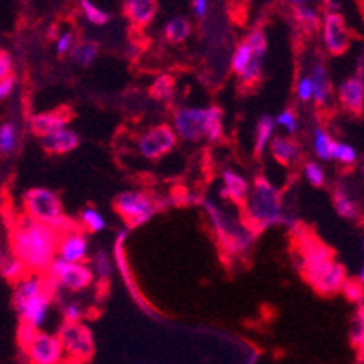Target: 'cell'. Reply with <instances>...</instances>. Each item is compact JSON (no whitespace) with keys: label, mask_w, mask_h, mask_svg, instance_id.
<instances>
[{"label":"cell","mask_w":364,"mask_h":364,"mask_svg":"<svg viewBox=\"0 0 364 364\" xmlns=\"http://www.w3.org/2000/svg\"><path fill=\"white\" fill-rule=\"evenodd\" d=\"M60 236L58 230L26 214L11 230V250L29 270L48 272L58 254Z\"/></svg>","instance_id":"1"},{"label":"cell","mask_w":364,"mask_h":364,"mask_svg":"<svg viewBox=\"0 0 364 364\" xmlns=\"http://www.w3.org/2000/svg\"><path fill=\"white\" fill-rule=\"evenodd\" d=\"M245 213H247V220L254 227H259L261 230L276 227V225H287L294 232H301V225L292 218L284 216L279 191L263 176L254 181L250 196L245 203Z\"/></svg>","instance_id":"2"},{"label":"cell","mask_w":364,"mask_h":364,"mask_svg":"<svg viewBox=\"0 0 364 364\" xmlns=\"http://www.w3.org/2000/svg\"><path fill=\"white\" fill-rule=\"evenodd\" d=\"M172 127L183 140L216 141L223 132V111L220 107H180L174 112Z\"/></svg>","instance_id":"3"},{"label":"cell","mask_w":364,"mask_h":364,"mask_svg":"<svg viewBox=\"0 0 364 364\" xmlns=\"http://www.w3.org/2000/svg\"><path fill=\"white\" fill-rule=\"evenodd\" d=\"M203 207L207 216L213 221L218 241H220L221 247L227 252L243 254L252 247L254 240H256V232L248 225L241 223L240 220H236V218L225 213V210H221L213 201L203 200Z\"/></svg>","instance_id":"4"},{"label":"cell","mask_w":364,"mask_h":364,"mask_svg":"<svg viewBox=\"0 0 364 364\" xmlns=\"http://www.w3.org/2000/svg\"><path fill=\"white\" fill-rule=\"evenodd\" d=\"M26 214L41 223L49 225L60 234L69 232L75 227H71V220L64 214L62 201L58 194L49 191V188H31L24 194Z\"/></svg>","instance_id":"5"},{"label":"cell","mask_w":364,"mask_h":364,"mask_svg":"<svg viewBox=\"0 0 364 364\" xmlns=\"http://www.w3.org/2000/svg\"><path fill=\"white\" fill-rule=\"evenodd\" d=\"M51 289H65L69 292H80L87 289L95 279L92 268L85 267L84 263H69V261L56 257L46 274Z\"/></svg>","instance_id":"6"},{"label":"cell","mask_w":364,"mask_h":364,"mask_svg":"<svg viewBox=\"0 0 364 364\" xmlns=\"http://www.w3.org/2000/svg\"><path fill=\"white\" fill-rule=\"evenodd\" d=\"M118 214L129 221L131 227H141L158 213L156 201L141 191H125L114 201Z\"/></svg>","instance_id":"7"},{"label":"cell","mask_w":364,"mask_h":364,"mask_svg":"<svg viewBox=\"0 0 364 364\" xmlns=\"http://www.w3.org/2000/svg\"><path fill=\"white\" fill-rule=\"evenodd\" d=\"M303 272L309 283L321 294L339 292L346 281V270L343 264L336 263L333 259L309 264V267H304Z\"/></svg>","instance_id":"8"},{"label":"cell","mask_w":364,"mask_h":364,"mask_svg":"<svg viewBox=\"0 0 364 364\" xmlns=\"http://www.w3.org/2000/svg\"><path fill=\"white\" fill-rule=\"evenodd\" d=\"M58 337L65 352L78 360H87L95 353V339L91 330L82 323H64L58 328Z\"/></svg>","instance_id":"9"},{"label":"cell","mask_w":364,"mask_h":364,"mask_svg":"<svg viewBox=\"0 0 364 364\" xmlns=\"http://www.w3.org/2000/svg\"><path fill=\"white\" fill-rule=\"evenodd\" d=\"M26 352L31 364H62L65 348L58 336L36 332L26 343Z\"/></svg>","instance_id":"10"},{"label":"cell","mask_w":364,"mask_h":364,"mask_svg":"<svg viewBox=\"0 0 364 364\" xmlns=\"http://www.w3.org/2000/svg\"><path fill=\"white\" fill-rule=\"evenodd\" d=\"M178 134L174 127L161 124L156 127L149 129L145 134H141L138 140V151L141 152V156L147 160H158V158L165 156L167 152H171L176 145Z\"/></svg>","instance_id":"11"},{"label":"cell","mask_w":364,"mask_h":364,"mask_svg":"<svg viewBox=\"0 0 364 364\" xmlns=\"http://www.w3.org/2000/svg\"><path fill=\"white\" fill-rule=\"evenodd\" d=\"M323 38L324 46L332 55H343L350 48V36L346 22L339 13H326L323 18Z\"/></svg>","instance_id":"12"},{"label":"cell","mask_w":364,"mask_h":364,"mask_svg":"<svg viewBox=\"0 0 364 364\" xmlns=\"http://www.w3.org/2000/svg\"><path fill=\"white\" fill-rule=\"evenodd\" d=\"M15 310L21 316L22 323L35 330L42 328L46 321H48L49 310H51V290L38 294V296L31 297V299L24 301V303L16 304Z\"/></svg>","instance_id":"13"},{"label":"cell","mask_w":364,"mask_h":364,"mask_svg":"<svg viewBox=\"0 0 364 364\" xmlns=\"http://www.w3.org/2000/svg\"><path fill=\"white\" fill-rule=\"evenodd\" d=\"M89 252V241L84 232L80 230H69L60 236V245H58V257L69 263H84Z\"/></svg>","instance_id":"14"},{"label":"cell","mask_w":364,"mask_h":364,"mask_svg":"<svg viewBox=\"0 0 364 364\" xmlns=\"http://www.w3.org/2000/svg\"><path fill=\"white\" fill-rule=\"evenodd\" d=\"M339 100L352 114L364 111V80L359 76H350L339 85Z\"/></svg>","instance_id":"15"},{"label":"cell","mask_w":364,"mask_h":364,"mask_svg":"<svg viewBox=\"0 0 364 364\" xmlns=\"http://www.w3.org/2000/svg\"><path fill=\"white\" fill-rule=\"evenodd\" d=\"M69 112H38V114H33L29 118V129L31 132H35L36 136H49V134H55V132L65 129V125L69 124Z\"/></svg>","instance_id":"16"},{"label":"cell","mask_w":364,"mask_h":364,"mask_svg":"<svg viewBox=\"0 0 364 364\" xmlns=\"http://www.w3.org/2000/svg\"><path fill=\"white\" fill-rule=\"evenodd\" d=\"M42 149L51 154H64V152H71L78 147L80 144V136L71 129H62V131L49 134V136L41 138Z\"/></svg>","instance_id":"17"},{"label":"cell","mask_w":364,"mask_h":364,"mask_svg":"<svg viewBox=\"0 0 364 364\" xmlns=\"http://www.w3.org/2000/svg\"><path fill=\"white\" fill-rule=\"evenodd\" d=\"M221 196L230 198L236 203H247L248 196H250V188H248V181L245 180L241 174L230 171H223V188H221Z\"/></svg>","instance_id":"18"},{"label":"cell","mask_w":364,"mask_h":364,"mask_svg":"<svg viewBox=\"0 0 364 364\" xmlns=\"http://www.w3.org/2000/svg\"><path fill=\"white\" fill-rule=\"evenodd\" d=\"M125 15L131 18L136 26L151 24L154 15H156L158 2L156 0H125L124 4Z\"/></svg>","instance_id":"19"},{"label":"cell","mask_w":364,"mask_h":364,"mask_svg":"<svg viewBox=\"0 0 364 364\" xmlns=\"http://www.w3.org/2000/svg\"><path fill=\"white\" fill-rule=\"evenodd\" d=\"M310 78L314 82V100L317 105L324 107L330 104V97H332V80H330L328 71L324 69L323 64H317L312 68Z\"/></svg>","instance_id":"20"},{"label":"cell","mask_w":364,"mask_h":364,"mask_svg":"<svg viewBox=\"0 0 364 364\" xmlns=\"http://www.w3.org/2000/svg\"><path fill=\"white\" fill-rule=\"evenodd\" d=\"M270 149H272L274 158L283 165H296L301 160L299 145L292 140H284V138L277 136L270 144Z\"/></svg>","instance_id":"21"},{"label":"cell","mask_w":364,"mask_h":364,"mask_svg":"<svg viewBox=\"0 0 364 364\" xmlns=\"http://www.w3.org/2000/svg\"><path fill=\"white\" fill-rule=\"evenodd\" d=\"M333 205H336L339 216L344 220H357L359 218V205L348 193V188L343 187V185H337L333 188Z\"/></svg>","instance_id":"22"},{"label":"cell","mask_w":364,"mask_h":364,"mask_svg":"<svg viewBox=\"0 0 364 364\" xmlns=\"http://www.w3.org/2000/svg\"><path fill=\"white\" fill-rule=\"evenodd\" d=\"M276 118L270 117V114H263V117L257 120L256 140H254V151H256L257 156H261L264 152V149L272 144L274 129H276Z\"/></svg>","instance_id":"23"},{"label":"cell","mask_w":364,"mask_h":364,"mask_svg":"<svg viewBox=\"0 0 364 364\" xmlns=\"http://www.w3.org/2000/svg\"><path fill=\"white\" fill-rule=\"evenodd\" d=\"M333 145L336 140L323 127L314 129V152L321 161L333 160Z\"/></svg>","instance_id":"24"},{"label":"cell","mask_w":364,"mask_h":364,"mask_svg":"<svg viewBox=\"0 0 364 364\" xmlns=\"http://www.w3.org/2000/svg\"><path fill=\"white\" fill-rule=\"evenodd\" d=\"M191 35V24L185 16H174L165 26V38L172 44H181Z\"/></svg>","instance_id":"25"},{"label":"cell","mask_w":364,"mask_h":364,"mask_svg":"<svg viewBox=\"0 0 364 364\" xmlns=\"http://www.w3.org/2000/svg\"><path fill=\"white\" fill-rule=\"evenodd\" d=\"M296 21L301 28L306 33H317L323 26V18L319 16V13L314 8H309V6H296Z\"/></svg>","instance_id":"26"},{"label":"cell","mask_w":364,"mask_h":364,"mask_svg":"<svg viewBox=\"0 0 364 364\" xmlns=\"http://www.w3.org/2000/svg\"><path fill=\"white\" fill-rule=\"evenodd\" d=\"M98 55V42L84 41L76 44L71 51V60L78 65H91Z\"/></svg>","instance_id":"27"},{"label":"cell","mask_w":364,"mask_h":364,"mask_svg":"<svg viewBox=\"0 0 364 364\" xmlns=\"http://www.w3.org/2000/svg\"><path fill=\"white\" fill-rule=\"evenodd\" d=\"M26 270H28V267H26V264L22 263L15 254H11V256H4V259H2V276H4L6 279H11V281L24 279Z\"/></svg>","instance_id":"28"},{"label":"cell","mask_w":364,"mask_h":364,"mask_svg":"<svg viewBox=\"0 0 364 364\" xmlns=\"http://www.w3.org/2000/svg\"><path fill=\"white\" fill-rule=\"evenodd\" d=\"M16 141H18L16 125L13 122H4V124L0 125V151H2V154L15 151Z\"/></svg>","instance_id":"29"},{"label":"cell","mask_w":364,"mask_h":364,"mask_svg":"<svg viewBox=\"0 0 364 364\" xmlns=\"http://www.w3.org/2000/svg\"><path fill=\"white\" fill-rule=\"evenodd\" d=\"M80 221L82 225H85L87 230H91V232H102V230H105V227H107L105 218L102 216L100 210H97V208L92 207H87L82 210Z\"/></svg>","instance_id":"30"},{"label":"cell","mask_w":364,"mask_h":364,"mask_svg":"<svg viewBox=\"0 0 364 364\" xmlns=\"http://www.w3.org/2000/svg\"><path fill=\"white\" fill-rule=\"evenodd\" d=\"M252 56H254V51L252 48L247 44V42H243V44H240L236 48V51H234L232 55V71L236 73L237 76L241 75V73L247 69V65L252 62Z\"/></svg>","instance_id":"31"},{"label":"cell","mask_w":364,"mask_h":364,"mask_svg":"<svg viewBox=\"0 0 364 364\" xmlns=\"http://www.w3.org/2000/svg\"><path fill=\"white\" fill-rule=\"evenodd\" d=\"M80 6H82V11H84L85 18H87L91 24L95 26H105L109 24L111 21V15L104 9H100L98 6H95L91 0H80Z\"/></svg>","instance_id":"32"},{"label":"cell","mask_w":364,"mask_h":364,"mask_svg":"<svg viewBox=\"0 0 364 364\" xmlns=\"http://www.w3.org/2000/svg\"><path fill=\"white\" fill-rule=\"evenodd\" d=\"M350 337H352V343L355 344L357 348L364 352V303L360 304L359 310H357L355 317L352 321V330H350Z\"/></svg>","instance_id":"33"},{"label":"cell","mask_w":364,"mask_h":364,"mask_svg":"<svg viewBox=\"0 0 364 364\" xmlns=\"http://www.w3.org/2000/svg\"><path fill=\"white\" fill-rule=\"evenodd\" d=\"M152 95L156 98H160V100H172V95H174V80L167 75L158 76L154 85H152Z\"/></svg>","instance_id":"34"},{"label":"cell","mask_w":364,"mask_h":364,"mask_svg":"<svg viewBox=\"0 0 364 364\" xmlns=\"http://www.w3.org/2000/svg\"><path fill=\"white\" fill-rule=\"evenodd\" d=\"M92 272L97 274L100 279H107L112 272V263H111V257L107 256L105 250H98L92 257Z\"/></svg>","instance_id":"35"},{"label":"cell","mask_w":364,"mask_h":364,"mask_svg":"<svg viewBox=\"0 0 364 364\" xmlns=\"http://www.w3.org/2000/svg\"><path fill=\"white\" fill-rule=\"evenodd\" d=\"M333 160L350 167V165H353L357 161V151L352 145L336 141V145H333Z\"/></svg>","instance_id":"36"},{"label":"cell","mask_w":364,"mask_h":364,"mask_svg":"<svg viewBox=\"0 0 364 364\" xmlns=\"http://www.w3.org/2000/svg\"><path fill=\"white\" fill-rule=\"evenodd\" d=\"M341 292L346 296V299H350L352 303H363L364 301V287L360 281L355 279H346L343 284Z\"/></svg>","instance_id":"37"},{"label":"cell","mask_w":364,"mask_h":364,"mask_svg":"<svg viewBox=\"0 0 364 364\" xmlns=\"http://www.w3.org/2000/svg\"><path fill=\"white\" fill-rule=\"evenodd\" d=\"M304 178L314 187H323L324 181H326V174H324L323 167L319 164H316V161H309V164L304 165Z\"/></svg>","instance_id":"38"},{"label":"cell","mask_w":364,"mask_h":364,"mask_svg":"<svg viewBox=\"0 0 364 364\" xmlns=\"http://www.w3.org/2000/svg\"><path fill=\"white\" fill-rule=\"evenodd\" d=\"M245 42L252 48V51L256 53V55L267 56V35H264L263 29H254V31L248 33L247 41Z\"/></svg>","instance_id":"39"},{"label":"cell","mask_w":364,"mask_h":364,"mask_svg":"<svg viewBox=\"0 0 364 364\" xmlns=\"http://www.w3.org/2000/svg\"><path fill=\"white\" fill-rule=\"evenodd\" d=\"M276 124L279 125V127H283L287 132L294 134V132L297 131V117H296V112H294L292 109H284V111H281L279 114H277Z\"/></svg>","instance_id":"40"},{"label":"cell","mask_w":364,"mask_h":364,"mask_svg":"<svg viewBox=\"0 0 364 364\" xmlns=\"http://www.w3.org/2000/svg\"><path fill=\"white\" fill-rule=\"evenodd\" d=\"M296 92H297V98L301 102H310L314 100V82L310 76H301L299 80H297L296 85Z\"/></svg>","instance_id":"41"},{"label":"cell","mask_w":364,"mask_h":364,"mask_svg":"<svg viewBox=\"0 0 364 364\" xmlns=\"http://www.w3.org/2000/svg\"><path fill=\"white\" fill-rule=\"evenodd\" d=\"M62 316H64V323H80L84 312L78 303H65L62 306Z\"/></svg>","instance_id":"42"},{"label":"cell","mask_w":364,"mask_h":364,"mask_svg":"<svg viewBox=\"0 0 364 364\" xmlns=\"http://www.w3.org/2000/svg\"><path fill=\"white\" fill-rule=\"evenodd\" d=\"M75 35H73V33H62L60 36H58V38H56V44H55V48H56V53H58V55H65V53H71L73 51V48H75Z\"/></svg>","instance_id":"43"},{"label":"cell","mask_w":364,"mask_h":364,"mask_svg":"<svg viewBox=\"0 0 364 364\" xmlns=\"http://www.w3.org/2000/svg\"><path fill=\"white\" fill-rule=\"evenodd\" d=\"M15 89V76H6V78H0V98L6 100L9 97V92Z\"/></svg>","instance_id":"44"},{"label":"cell","mask_w":364,"mask_h":364,"mask_svg":"<svg viewBox=\"0 0 364 364\" xmlns=\"http://www.w3.org/2000/svg\"><path fill=\"white\" fill-rule=\"evenodd\" d=\"M9 71H11V56L8 51H2L0 53V78L9 76Z\"/></svg>","instance_id":"45"},{"label":"cell","mask_w":364,"mask_h":364,"mask_svg":"<svg viewBox=\"0 0 364 364\" xmlns=\"http://www.w3.org/2000/svg\"><path fill=\"white\" fill-rule=\"evenodd\" d=\"M208 9V0H194V13H196L198 18H203L207 15Z\"/></svg>","instance_id":"46"},{"label":"cell","mask_w":364,"mask_h":364,"mask_svg":"<svg viewBox=\"0 0 364 364\" xmlns=\"http://www.w3.org/2000/svg\"><path fill=\"white\" fill-rule=\"evenodd\" d=\"M357 76L364 80V53H363V56H360V60H359V71H357Z\"/></svg>","instance_id":"47"},{"label":"cell","mask_w":364,"mask_h":364,"mask_svg":"<svg viewBox=\"0 0 364 364\" xmlns=\"http://www.w3.org/2000/svg\"><path fill=\"white\" fill-rule=\"evenodd\" d=\"M292 2L296 6H304V4H306V2H310V0H292Z\"/></svg>","instance_id":"48"},{"label":"cell","mask_w":364,"mask_h":364,"mask_svg":"<svg viewBox=\"0 0 364 364\" xmlns=\"http://www.w3.org/2000/svg\"><path fill=\"white\" fill-rule=\"evenodd\" d=\"M359 281H360V283H363V287H364V264H363V268H360V274H359Z\"/></svg>","instance_id":"49"},{"label":"cell","mask_w":364,"mask_h":364,"mask_svg":"<svg viewBox=\"0 0 364 364\" xmlns=\"http://www.w3.org/2000/svg\"><path fill=\"white\" fill-rule=\"evenodd\" d=\"M360 172H363V176H364V161H363V165H360Z\"/></svg>","instance_id":"50"},{"label":"cell","mask_w":364,"mask_h":364,"mask_svg":"<svg viewBox=\"0 0 364 364\" xmlns=\"http://www.w3.org/2000/svg\"><path fill=\"white\" fill-rule=\"evenodd\" d=\"M363 250H364V240H363Z\"/></svg>","instance_id":"51"}]
</instances>
